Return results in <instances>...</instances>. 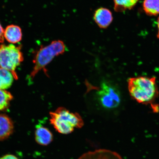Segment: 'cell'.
<instances>
[{
    "instance_id": "cell-3",
    "label": "cell",
    "mask_w": 159,
    "mask_h": 159,
    "mask_svg": "<svg viewBox=\"0 0 159 159\" xmlns=\"http://www.w3.org/2000/svg\"><path fill=\"white\" fill-rule=\"evenodd\" d=\"M67 50L65 43L61 40L52 42L50 44L42 47L37 52L33 60L34 66L29 77V81L32 80L37 73L41 70L47 74L45 67L55 57L62 55Z\"/></svg>"
},
{
    "instance_id": "cell-15",
    "label": "cell",
    "mask_w": 159,
    "mask_h": 159,
    "mask_svg": "<svg viewBox=\"0 0 159 159\" xmlns=\"http://www.w3.org/2000/svg\"><path fill=\"white\" fill-rule=\"evenodd\" d=\"M4 30L0 24V43H3L4 41Z\"/></svg>"
},
{
    "instance_id": "cell-10",
    "label": "cell",
    "mask_w": 159,
    "mask_h": 159,
    "mask_svg": "<svg viewBox=\"0 0 159 159\" xmlns=\"http://www.w3.org/2000/svg\"><path fill=\"white\" fill-rule=\"evenodd\" d=\"M4 35L8 42L12 43L19 42L21 40L22 37L20 28L14 25L7 26L4 30Z\"/></svg>"
},
{
    "instance_id": "cell-13",
    "label": "cell",
    "mask_w": 159,
    "mask_h": 159,
    "mask_svg": "<svg viewBox=\"0 0 159 159\" xmlns=\"http://www.w3.org/2000/svg\"><path fill=\"white\" fill-rule=\"evenodd\" d=\"M13 78V74L10 71L0 68V89L5 90L9 88L12 84Z\"/></svg>"
},
{
    "instance_id": "cell-4",
    "label": "cell",
    "mask_w": 159,
    "mask_h": 159,
    "mask_svg": "<svg viewBox=\"0 0 159 159\" xmlns=\"http://www.w3.org/2000/svg\"><path fill=\"white\" fill-rule=\"evenodd\" d=\"M20 47L13 44L0 45V68L10 71L16 80L18 77L16 69L23 60Z\"/></svg>"
},
{
    "instance_id": "cell-17",
    "label": "cell",
    "mask_w": 159,
    "mask_h": 159,
    "mask_svg": "<svg viewBox=\"0 0 159 159\" xmlns=\"http://www.w3.org/2000/svg\"><path fill=\"white\" fill-rule=\"evenodd\" d=\"M157 25L158 32L157 36L159 39V16L158 17L157 21Z\"/></svg>"
},
{
    "instance_id": "cell-8",
    "label": "cell",
    "mask_w": 159,
    "mask_h": 159,
    "mask_svg": "<svg viewBox=\"0 0 159 159\" xmlns=\"http://www.w3.org/2000/svg\"><path fill=\"white\" fill-rule=\"evenodd\" d=\"M35 132L36 142L41 146H47L52 142V133L48 128L43 126H37Z\"/></svg>"
},
{
    "instance_id": "cell-5",
    "label": "cell",
    "mask_w": 159,
    "mask_h": 159,
    "mask_svg": "<svg viewBox=\"0 0 159 159\" xmlns=\"http://www.w3.org/2000/svg\"><path fill=\"white\" fill-rule=\"evenodd\" d=\"M97 95L99 102L105 108H116L120 104V95L118 89L107 81L101 83Z\"/></svg>"
},
{
    "instance_id": "cell-7",
    "label": "cell",
    "mask_w": 159,
    "mask_h": 159,
    "mask_svg": "<svg viewBox=\"0 0 159 159\" xmlns=\"http://www.w3.org/2000/svg\"><path fill=\"white\" fill-rule=\"evenodd\" d=\"M78 159H124L118 153L107 149H99L83 154Z\"/></svg>"
},
{
    "instance_id": "cell-12",
    "label": "cell",
    "mask_w": 159,
    "mask_h": 159,
    "mask_svg": "<svg viewBox=\"0 0 159 159\" xmlns=\"http://www.w3.org/2000/svg\"><path fill=\"white\" fill-rule=\"evenodd\" d=\"M143 7L147 15L152 16L159 15V0H144Z\"/></svg>"
},
{
    "instance_id": "cell-11",
    "label": "cell",
    "mask_w": 159,
    "mask_h": 159,
    "mask_svg": "<svg viewBox=\"0 0 159 159\" xmlns=\"http://www.w3.org/2000/svg\"><path fill=\"white\" fill-rule=\"evenodd\" d=\"M114 11L122 12L134 8L139 0H113Z\"/></svg>"
},
{
    "instance_id": "cell-6",
    "label": "cell",
    "mask_w": 159,
    "mask_h": 159,
    "mask_svg": "<svg viewBox=\"0 0 159 159\" xmlns=\"http://www.w3.org/2000/svg\"><path fill=\"white\" fill-rule=\"evenodd\" d=\"M93 19L100 28L106 29L112 23V13L110 10L106 8H99L95 11Z\"/></svg>"
},
{
    "instance_id": "cell-16",
    "label": "cell",
    "mask_w": 159,
    "mask_h": 159,
    "mask_svg": "<svg viewBox=\"0 0 159 159\" xmlns=\"http://www.w3.org/2000/svg\"><path fill=\"white\" fill-rule=\"evenodd\" d=\"M0 159H19L16 157L12 154H7L2 157Z\"/></svg>"
},
{
    "instance_id": "cell-14",
    "label": "cell",
    "mask_w": 159,
    "mask_h": 159,
    "mask_svg": "<svg viewBox=\"0 0 159 159\" xmlns=\"http://www.w3.org/2000/svg\"><path fill=\"white\" fill-rule=\"evenodd\" d=\"M13 98L12 95L8 91L0 89V111L8 108L10 102Z\"/></svg>"
},
{
    "instance_id": "cell-1",
    "label": "cell",
    "mask_w": 159,
    "mask_h": 159,
    "mask_svg": "<svg viewBox=\"0 0 159 159\" xmlns=\"http://www.w3.org/2000/svg\"><path fill=\"white\" fill-rule=\"evenodd\" d=\"M130 96L137 102L152 105L158 97L159 92L155 77L139 76L128 80Z\"/></svg>"
},
{
    "instance_id": "cell-2",
    "label": "cell",
    "mask_w": 159,
    "mask_h": 159,
    "mask_svg": "<svg viewBox=\"0 0 159 159\" xmlns=\"http://www.w3.org/2000/svg\"><path fill=\"white\" fill-rule=\"evenodd\" d=\"M50 122L57 132L68 134L75 128L80 129L84 126L82 117L78 113L72 112L63 107H59L49 113Z\"/></svg>"
},
{
    "instance_id": "cell-9",
    "label": "cell",
    "mask_w": 159,
    "mask_h": 159,
    "mask_svg": "<svg viewBox=\"0 0 159 159\" xmlns=\"http://www.w3.org/2000/svg\"><path fill=\"white\" fill-rule=\"evenodd\" d=\"M14 128L13 121L8 116L0 114V141L8 138L12 134Z\"/></svg>"
}]
</instances>
